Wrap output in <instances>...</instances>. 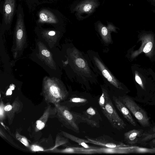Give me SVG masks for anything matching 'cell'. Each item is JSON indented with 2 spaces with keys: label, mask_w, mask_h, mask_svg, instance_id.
Listing matches in <instances>:
<instances>
[{
  "label": "cell",
  "mask_w": 155,
  "mask_h": 155,
  "mask_svg": "<svg viewBox=\"0 0 155 155\" xmlns=\"http://www.w3.org/2000/svg\"><path fill=\"white\" fill-rule=\"evenodd\" d=\"M87 53L91 62L94 72L102 78L105 85L116 92L124 90L123 84L108 69L97 52L89 50Z\"/></svg>",
  "instance_id": "7a4b0ae2"
},
{
  "label": "cell",
  "mask_w": 155,
  "mask_h": 155,
  "mask_svg": "<svg viewBox=\"0 0 155 155\" xmlns=\"http://www.w3.org/2000/svg\"><path fill=\"white\" fill-rule=\"evenodd\" d=\"M143 132V130L135 129L125 132L124 134V141L130 145L138 143L140 137Z\"/></svg>",
  "instance_id": "4fadbf2b"
},
{
  "label": "cell",
  "mask_w": 155,
  "mask_h": 155,
  "mask_svg": "<svg viewBox=\"0 0 155 155\" xmlns=\"http://www.w3.org/2000/svg\"><path fill=\"white\" fill-rule=\"evenodd\" d=\"M95 26L104 42L107 44L112 43L111 33L116 31V27L115 26L111 24H108L106 26L100 21L96 23Z\"/></svg>",
  "instance_id": "8fae6325"
},
{
  "label": "cell",
  "mask_w": 155,
  "mask_h": 155,
  "mask_svg": "<svg viewBox=\"0 0 155 155\" xmlns=\"http://www.w3.org/2000/svg\"><path fill=\"white\" fill-rule=\"evenodd\" d=\"M71 58L73 77L75 82L81 84L87 90H90V84H95L97 83L98 75L93 70L87 54L73 47Z\"/></svg>",
  "instance_id": "6da1fadb"
},
{
  "label": "cell",
  "mask_w": 155,
  "mask_h": 155,
  "mask_svg": "<svg viewBox=\"0 0 155 155\" xmlns=\"http://www.w3.org/2000/svg\"><path fill=\"white\" fill-rule=\"evenodd\" d=\"M55 34V32L54 31H51L49 32L48 34L50 35H54Z\"/></svg>",
  "instance_id": "4dcf8cb0"
},
{
  "label": "cell",
  "mask_w": 155,
  "mask_h": 155,
  "mask_svg": "<svg viewBox=\"0 0 155 155\" xmlns=\"http://www.w3.org/2000/svg\"><path fill=\"white\" fill-rule=\"evenodd\" d=\"M139 40L141 44L139 48L132 52L131 57L134 58L142 52L147 56L151 57L153 54L155 49V42L153 35L151 34H145L141 35Z\"/></svg>",
  "instance_id": "ba28073f"
},
{
  "label": "cell",
  "mask_w": 155,
  "mask_h": 155,
  "mask_svg": "<svg viewBox=\"0 0 155 155\" xmlns=\"http://www.w3.org/2000/svg\"><path fill=\"white\" fill-rule=\"evenodd\" d=\"M12 106L11 105H8L4 107V110L6 111H9L12 109Z\"/></svg>",
  "instance_id": "f1b7e54d"
},
{
  "label": "cell",
  "mask_w": 155,
  "mask_h": 155,
  "mask_svg": "<svg viewBox=\"0 0 155 155\" xmlns=\"http://www.w3.org/2000/svg\"><path fill=\"white\" fill-rule=\"evenodd\" d=\"M135 79L136 81L143 89H144V87L143 81L137 71L135 72Z\"/></svg>",
  "instance_id": "cb8c5ba5"
},
{
  "label": "cell",
  "mask_w": 155,
  "mask_h": 155,
  "mask_svg": "<svg viewBox=\"0 0 155 155\" xmlns=\"http://www.w3.org/2000/svg\"><path fill=\"white\" fill-rule=\"evenodd\" d=\"M119 98L127 107L142 127H146L150 126L149 118L146 112L131 98L128 96H124L119 97Z\"/></svg>",
  "instance_id": "277c9868"
},
{
  "label": "cell",
  "mask_w": 155,
  "mask_h": 155,
  "mask_svg": "<svg viewBox=\"0 0 155 155\" xmlns=\"http://www.w3.org/2000/svg\"><path fill=\"white\" fill-rule=\"evenodd\" d=\"M30 148L31 151L34 152L42 151L44 150L42 147L35 144L30 146Z\"/></svg>",
  "instance_id": "d4e9b609"
},
{
  "label": "cell",
  "mask_w": 155,
  "mask_h": 155,
  "mask_svg": "<svg viewBox=\"0 0 155 155\" xmlns=\"http://www.w3.org/2000/svg\"><path fill=\"white\" fill-rule=\"evenodd\" d=\"M154 1H155V0H153Z\"/></svg>",
  "instance_id": "836d02e7"
},
{
  "label": "cell",
  "mask_w": 155,
  "mask_h": 155,
  "mask_svg": "<svg viewBox=\"0 0 155 155\" xmlns=\"http://www.w3.org/2000/svg\"><path fill=\"white\" fill-rule=\"evenodd\" d=\"M69 143V140L67 138L65 137L64 138L58 136L56 137L55 146L52 149H50L49 150L54 149L59 146L65 145L66 144Z\"/></svg>",
  "instance_id": "7402d4cb"
},
{
  "label": "cell",
  "mask_w": 155,
  "mask_h": 155,
  "mask_svg": "<svg viewBox=\"0 0 155 155\" xmlns=\"http://www.w3.org/2000/svg\"><path fill=\"white\" fill-rule=\"evenodd\" d=\"M131 146H129L115 148L103 147H97L90 149H84V154L95 153L127 154L131 153Z\"/></svg>",
  "instance_id": "30bf717a"
},
{
  "label": "cell",
  "mask_w": 155,
  "mask_h": 155,
  "mask_svg": "<svg viewBox=\"0 0 155 155\" xmlns=\"http://www.w3.org/2000/svg\"><path fill=\"white\" fill-rule=\"evenodd\" d=\"M149 132L150 131L152 133L155 131V126L153 127L152 128L150 131H149Z\"/></svg>",
  "instance_id": "1f68e13d"
},
{
  "label": "cell",
  "mask_w": 155,
  "mask_h": 155,
  "mask_svg": "<svg viewBox=\"0 0 155 155\" xmlns=\"http://www.w3.org/2000/svg\"><path fill=\"white\" fill-rule=\"evenodd\" d=\"M62 134L65 137L77 143L85 148L90 149L95 147L88 145L87 143H90V142L86 139L81 138L64 131H62Z\"/></svg>",
  "instance_id": "2e32d148"
},
{
  "label": "cell",
  "mask_w": 155,
  "mask_h": 155,
  "mask_svg": "<svg viewBox=\"0 0 155 155\" xmlns=\"http://www.w3.org/2000/svg\"><path fill=\"white\" fill-rule=\"evenodd\" d=\"M84 148L81 147H68L66 148L62 149L55 148L51 150V151L54 153H66L84 154Z\"/></svg>",
  "instance_id": "ac0fdd59"
},
{
  "label": "cell",
  "mask_w": 155,
  "mask_h": 155,
  "mask_svg": "<svg viewBox=\"0 0 155 155\" xmlns=\"http://www.w3.org/2000/svg\"><path fill=\"white\" fill-rule=\"evenodd\" d=\"M100 5L98 0H81L73 10L78 20H82L92 15Z\"/></svg>",
  "instance_id": "5b68a950"
},
{
  "label": "cell",
  "mask_w": 155,
  "mask_h": 155,
  "mask_svg": "<svg viewBox=\"0 0 155 155\" xmlns=\"http://www.w3.org/2000/svg\"><path fill=\"white\" fill-rule=\"evenodd\" d=\"M16 139L24 144L25 146L28 147H30L27 138L25 137L22 136L17 132L15 135Z\"/></svg>",
  "instance_id": "603a6c76"
},
{
  "label": "cell",
  "mask_w": 155,
  "mask_h": 155,
  "mask_svg": "<svg viewBox=\"0 0 155 155\" xmlns=\"http://www.w3.org/2000/svg\"><path fill=\"white\" fill-rule=\"evenodd\" d=\"M143 132L140 137L138 143H144L155 138V131L151 133Z\"/></svg>",
  "instance_id": "44dd1931"
},
{
  "label": "cell",
  "mask_w": 155,
  "mask_h": 155,
  "mask_svg": "<svg viewBox=\"0 0 155 155\" xmlns=\"http://www.w3.org/2000/svg\"><path fill=\"white\" fill-rule=\"evenodd\" d=\"M38 21L41 23H56L58 20L54 15L49 10L43 9L38 14Z\"/></svg>",
  "instance_id": "9a60e30c"
},
{
  "label": "cell",
  "mask_w": 155,
  "mask_h": 155,
  "mask_svg": "<svg viewBox=\"0 0 155 155\" xmlns=\"http://www.w3.org/2000/svg\"><path fill=\"white\" fill-rule=\"evenodd\" d=\"M102 94L98 104L102 112L114 128L120 130L124 129L126 124L119 116L110 98L108 87L104 84L101 85Z\"/></svg>",
  "instance_id": "3957f363"
},
{
  "label": "cell",
  "mask_w": 155,
  "mask_h": 155,
  "mask_svg": "<svg viewBox=\"0 0 155 155\" xmlns=\"http://www.w3.org/2000/svg\"><path fill=\"white\" fill-rule=\"evenodd\" d=\"M54 105L58 117L65 126L74 132L79 133L80 130L78 124L69 108L67 106L61 105L59 103Z\"/></svg>",
  "instance_id": "52a82bcc"
},
{
  "label": "cell",
  "mask_w": 155,
  "mask_h": 155,
  "mask_svg": "<svg viewBox=\"0 0 155 155\" xmlns=\"http://www.w3.org/2000/svg\"><path fill=\"white\" fill-rule=\"evenodd\" d=\"M12 94V90L10 88H9L7 91L6 93V95H11Z\"/></svg>",
  "instance_id": "f546056e"
},
{
  "label": "cell",
  "mask_w": 155,
  "mask_h": 155,
  "mask_svg": "<svg viewBox=\"0 0 155 155\" xmlns=\"http://www.w3.org/2000/svg\"><path fill=\"white\" fill-rule=\"evenodd\" d=\"M112 98L116 107L124 118L132 125L134 126H136V123L127 107L119 98L114 96H113Z\"/></svg>",
  "instance_id": "7c38bea8"
},
{
  "label": "cell",
  "mask_w": 155,
  "mask_h": 155,
  "mask_svg": "<svg viewBox=\"0 0 155 155\" xmlns=\"http://www.w3.org/2000/svg\"><path fill=\"white\" fill-rule=\"evenodd\" d=\"M69 102L71 107H74L85 105L88 103V101L85 97L75 94L69 99Z\"/></svg>",
  "instance_id": "d6986e66"
},
{
  "label": "cell",
  "mask_w": 155,
  "mask_h": 155,
  "mask_svg": "<svg viewBox=\"0 0 155 155\" xmlns=\"http://www.w3.org/2000/svg\"><path fill=\"white\" fill-rule=\"evenodd\" d=\"M51 110L50 106H48L42 116L36 122L35 131L38 132L42 129L45 127L49 117Z\"/></svg>",
  "instance_id": "e0dca14e"
},
{
  "label": "cell",
  "mask_w": 155,
  "mask_h": 155,
  "mask_svg": "<svg viewBox=\"0 0 155 155\" xmlns=\"http://www.w3.org/2000/svg\"><path fill=\"white\" fill-rule=\"evenodd\" d=\"M148 144L151 148H155V138L151 140Z\"/></svg>",
  "instance_id": "83f0119b"
},
{
  "label": "cell",
  "mask_w": 155,
  "mask_h": 155,
  "mask_svg": "<svg viewBox=\"0 0 155 155\" xmlns=\"http://www.w3.org/2000/svg\"><path fill=\"white\" fill-rule=\"evenodd\" d=\"M10 88L12 90H13L14 89V88H15V87H14L13 86V85H12V86H10Z\"/></svg>",
  "instance_id": "d6a6232c"
},
{
  "label": "cell",
  "mask_w": 155,
  "mask_h": 155,
  "mask_svg": "<svg viewBox=\"0 0 155 155\" xmlns=\"http://www.w3.org/2000/svg\"><path fill=\"white\" fill-rule=\"evenodd\" d=\"M41 53L43 55L48 57H49L50 55V52L46 50H42Z\"/></svg>",
  "instance_id": "4316f807"
},
{
  "label": "cell",
  "mask_w": 155,
  "mask_h": 155,
  "mask_svg": "<svg viewBox=\"0 0 155 155\" xmlns=\"http://www.w3.org/2000/svg\"><path fill=\"white\" fill-rule=\"evenodd\" d=\"M85 138L90 142V143L100 146L101 147L115 148L129 146L121 142L117 141L107 135H103L96 138L85 136Z\"/></svg>",
  "instance_id": "9c48e42d"
},
{
  "label": "cell",
  "mask_w": 155,
  "mask_h": 155,
  "mask_svg": "<svg viewBox=\"0 0 155 155\" xmlns=\"http://www.w3.org/2000/svg\"><path fill=\"white\" fill-rule=\"evenodd\" d=\"M77 124L85 123L92 127L98 128L102 120L101 115L95 108L91 106L82 114L72 111Z\"/></svg>",
  "instance_id": "8992f818"
},
{
  "label": "cell",
  "mask_w": 155,
  "mask_h": 155,
  "mask_svg": "<svg viewBox=\"0 0 155 155\" xmlns=\"http://www.w3.org/2000/svg\"><path fill=\"white\" fill-rule=\"evenodd\" d=\"M131 153H155V148L131 146Z\"/></svg>",
  "instance_id": "ffe728a7"
},
{
  "label": "cell",
  "mask_w": 155,
  "mask_h": 155,
  "mask_svg": "<svg viewBox=\"0 0 155 155\" xmlns=\"http://www.w3.org/2000/svg\"><path fill=\"white\" fill-rule=\"evenodd\" d=\"M15 7V0H5L4 5V18L5 22L9 23L12 19Z\"/></svg>",
  "instance_id": "5bb4252c"
},
{
  "label": "cell",
  "mask_w": 155,
  "mask_h": 155,
  "mask_svg": "<svg viewBox=\"0 0 155 155\" xmlns=\"http://www.w3.org/2000/svg\"><path fill=\"white\" fill-rule=\"evenodd\" d=\"M4 105L2 102H1L0 103V119H1L2 118H3L4 117Z\"/></svg>",
  "instance_id": "484cf974"
}]
</instances>
